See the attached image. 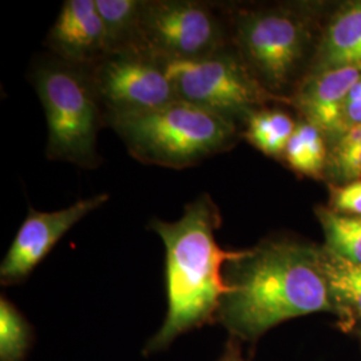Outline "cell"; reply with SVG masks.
Segmentation results:
<instances>
[{
	"label": "cell",
	"mask_w": 361,
	"mask_h": 361,
	"mask_svg": "<svg viewBox=\"0 0 361 361\" xmlns=\"http://www.w3.org/2000/svg\"><path fill=\"white\" fill-rule=\"evenodd\" d=\"M219 361H245L243 359L240 347H238V344L234 341V338L226 344L225 350H224V355L221 356V359H219Z\"/></svg>",
	"instance_id": "22"
},
{
	"label": "cell",
	"mask_w": 361,
	"mask_h": 361,
	"mask_svg": "<svg viewBox=\"0 0 361 361\" xmlns=\"http://www.w3.org/2000/svg\"><path fill=\"white\" fill-rule=\"evenodd\" d=\"M224 279L229 292L221 301L217 322L233 338L256 341L283 322L316 312L340 316L319 250L295 241H269L243 250L226 262Z\"/></svg>",
	"instance_id": "1"
},
{
	"label": "cell",
	"mask_w": 361,
	"mask_h": 361,
	"mask_svg": "<svg viewBox=\"0 0 361 361\" xmlns=\"http://www.w3.org/2000/svg\"><path fill=\"white\" fill-rule=\"evenodd\" d=\"M245 137L259 152L271 157L284 155L297 125L279 110H257L246 119Z\"/></svg>",
	"instance_id": "15"
},
{
	"label": "cell",
	"mask_w": 361,
	"mask_h": 361,
	"mask_svg": "<svg viewBox=\"0 0 361 361\" xmlns=\"http://www.w3.org/2000/svg\"><path fill=\"white\" fill-rule=\"evenodd\" d=\"M47 44L59 61L78 67H92L107 56L95 0H66L47 35Z\"/></svg>",
	"instance_id": "10"
},
{
	"label": "cell",
	"mask_w": 361,
	"mask_h": 361,
	"mask_svg": "<svg viewBox=\"0 0 361 361\" xmlns=\"http://www.w3.org/2000/svg\"><path fill=\"white\" fill-rule=\"evenodd\" d=\"M285 161L298 173L317 176L324 168L325 146L319 128L310 122L297 125L285 149Z\"/></svg>",
	"instance_id": "16"
},
{
	"label": "cell",
	"mask_w": 361,
	"mask_h": 361,
	"mask_svg": "<svg viewBox=\"0 0 361 361\" xmlns=\"http://www.w3.org/2000/svg\"><path fill=\"white\" fill-rule=\"evenodd\" d=\"M307 27L289 10L274 8L240 13L233 43L258 82L273 95L283 92L302 61Z\"/></svg>",
	"instance_id": "7"
},
{
	"label": "cell",
	"mask_w": 361,
	"mask_h": 361,
	"mask_svg": "<svg viewBox=\"0 0 361 361\" xmlns=\"http://www.w3.org/2000/svg\"><path fill=\"white\" fill-rule=\"evenodd\" d=\"M107 55L141 52L143 0H95Z\"/></svg>",
	"instance_id": "13"
},
{
	"label": "cell",
	"mask_w": 361,
	"mask_h": 361,
	"mask_svg": "<svg viewBox=\"0 0 361 361\" xmlns=\"http://www.w3.org/2000/svg\"><path fill=\"white\" fill-rule=\"evenodd\" d=\"M229 47L217 7L198 0H143L141 52L162 62L194 61Z\"/></svg>",
	"instance_id": "6"
},
{
	"label": "cell",
	"mask_w": 361,
	"mask_h": 361,
	"mask_svg": "<svg viewBox=\"0 0 361 361\" xmlns=\"http://www.w3.org/2000/svg\"><path fill=\"white\" fill-rule=\"evenodd\" d=\"M165 65L178 99L224 116L235 125L240 119L246 122L258 106L276 98L231 46L200 59Z\"/></svg>",
	"instance_id": "5"
},
{
	"label": "cell",
	"mask_w": 361,
	"mask_h": 361,
	"mask_svg": "<svg viewBox=\"0 0 361 361\" xmlns=\"http://www.w3.org/2000/svg\"><path fill=\"white\" fill-rule=\"evenodd\" d=\"M334 202L337 210L361 216V180L336 190Z\"/></svg>",
	"instance_id": "20"
},
{
	"label": "cell",
	"mask_w": 361,
	"mask_h": 361,
	"mask_svg": "<svg viewBox=\"0 0 361 361\" xmlns=\"http://www.w3.org/2000/svg\"><path fill=\"white\" fill-rule=\"evenodd\" d=\"M34 85L47 121V158L97 168V135L106 122L89 67L56 58L35 68Z\"/></svg>",
	"instance_id": "4"
},
{
	"label": "cell",
	"mask_w": 361,
	"mask_h": 361,
	"mask_svg": "<svg viewBox=\"0 0 361 361\" xmlns=\"http://www.w3.org/2000/svg\"><path fill=\"white\" fill-rule=\"evenodd\" d=\"M359 143H361V125L349 130L345 134L341 135L340 141L337 142V146H336L335 152L345 150V149H349V147H352L355 145H359Z\"/></svg>",
	"instance_id": "21"
},
{
	"label": "cell",
	"mask_w": 361,
	"mask_h": 361,
	"mask_svg": "<svg viewBox=\"0 0 361 361\" xmlns=\"http://www.w3.org/2000/svg\"><path fill=\"white\" fill-rule=\"evenodd\" d=\"M319 261L340 317L350 325L361 317V264L340 257L329 249L319 250Z\"/></svg>",
	"instance_id": "14"
},
{
	"label": "cell",
	"mask_w": 361,
	"mask_h": 361,
	"mask_svg": "<svg viewBox=\"0 0 361 361\" xmlns=\"http://www.w3.org/2000/svg\"><path fill=\"white\" fill-rule=\"evenodd\" d=\"M34 341L32 328L10 300H0V361H25Z\"/></svg>",
	"instance_id": "17"
},
{
	"label": "cell",
	"mask_w": 361,
	"mask_h": 361,
	"mask_svg": "<svg viewBox=\"0 0 361 361\" xmlns=\"http://www.w3.org/2000/svg\"><path fill=\"white\" fill-rule=\"evenodd\" d=\"M219 225V207L207 193L188 204L177 221H150L149 228L161 237L166 250L168 312L165 323L143 353L166 349L178 336L217 322L221 301L229 292L224 268L243 252L225 250L217 244Z\"/></svg>",
	"instance_id": "2"
},
{
	"label": "cell",
	"mask_w": 361,
	"mask_h": 361,
	"mask_svg": "<svg viewBox=\"0 0 361 361\" xmlns=\"http://www.w3.org/2000/svg\"><path fill=\"white\" fill-rule=\"evenodd\" d=\"M137 161L162 168L194 166L229 149L232 121L177 99L154 110L106 119Z\"/></svg>",
	"instance_id": "3"
},
{
	"label": "cell",
	"mask_w": 361,
	"mask_h": 361,
	"mask_svg": "<svg viewBox=\"0 0 361 361\" xmlns=\"http://www.w3.org/2000/svg\"><path fill=\"white\" fill-rule=\"evenodd\" d=\"M107 193L78 200L71 207L55 212H39L30 207L26 219L16 233L0 265L3 286L25 283L52 247L80 219L109 201Z\"/></svg>",
	"instance_id": "9"
},
{
	"label": "cell",
	"mask_w": 361,
	"mask_h": 361,
	"mask_svg": "<svg viewBox=\"0 0 361 361\" xmlns=\"http://www.w3.org/2000/svg\"><path fill=\"white\" fill-rule=\"evenodd\" d=\"M89 71L104 122L110 116L143 113L178 99L165 62L143 52L107 55Z\"/></svg>",
	"instance_id": "8"
},
{
	"label": "cell",
	"mask_w": 361,
	"mask_h": 361,
	"mask_svg": "<svg viewBox=\"0 0 361 361\" xmlns=\"http://www.w3.org/2000/svg\"><path fill=\"white\" fill-rule=\"evenodd\" d=\"M328 249L337 256L361 264V217L324 212L322 214Z\"/></svg>",
	"instance_id": "18"
},
{
	"label": "cell",
	"mask_w": 361,
	"mask_h": 361,
	"mask_svg": "<svg viewBox=\"0 0 361 361\" xmlns=\"http://www.w3.org/2000/svg\"><path fill=\"white\" fill-rule=\"evenodd\" d=\"M360 78L353 67L323 70L302 85L297 104L312 125L335 133L349 91Z\"/></svg>",
	"instance_id": "11"
},
{
	"label": "cell",
	"mask_w": 361,
	"mask_h": 361,
	"mask_svg": "<svg viewBox=\"0 0 361 361\" xmlns=\"http://www.w3.org/2000/svg\"><path fill=\"white\" fill-rule=\"evenodd\" d=\"M335 166L344 178L361 177V143L335 152Z\"/></svg>",
	"instance_id": "19"
},
{
	"label": "cell",
	"mask_w": 361,
	"mask_h": 361,
	"mask_svg": "<svg viewBox=\"0 0 361 361\" xmlns=\"http://www.w3.org/2000/svg\"><path fill=\"white\" fill-rule=\"evenodd\" d=\"M320 70L353 67L361 71V3L345 7L328 28L319 56Z\"/></svg>",
	"instance_id": "12"
}]
</instances>
